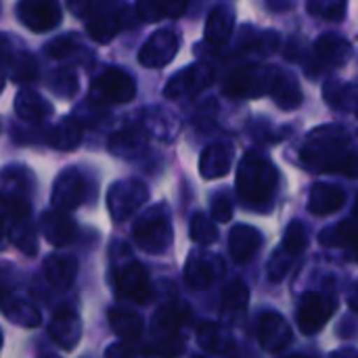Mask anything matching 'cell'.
I'll return each mask as SVG.
<instances>
[{
    "label": "cell",
    "mask_w": 358,
    "mask_h": 358,
    "mask_svg": "<svg viewBox=\"0 0 358 358\" xmlns=\"http://www.w3.org/2000/svg\"><path fill=\"white\" fill-rule=\"evenodd\" d=\"M350 134L340 126L315 128L304 147L302 164L321 172H342L350 178L357 176V155L350 147Z\"/></svg>",
    "instance_id": "cell-1"
},
{
    "label": "cell",
    "mask_w": 358,
    "mask_h": 358,
    "mask_svg": "<svg viewBox=\"0 0 358 358\" xmlns=\"http://www.w3.org/2000/svg\"><path fill=\"white\" fill-rule=\"evenodd\" d=\"M277 182L279 172L266 157L250 153L241 159L237 168V191L250 208H266L275 199Z\"/></svg>",
    "instance_id": "cell-2"
},
{
    "label": "cell",
    "mask_w": 358,
    "mask_h": 358,
    "mask_svg": "<svg viewBox=\"0 0 358 358\" xmlns=\"http://www.w3.org/2000/svg\"><path fill=\"white\" fill-rule=\"evenodd\" d=\"M132 237L136 245L147 254H164L174 241V229L166 206L147 208L132 227Z\"/></svg>",
    "instance_id": "cell-3"
},
{
    "label": "cell",
    "mask_w": 358,
    "mask_h": 358,
    "mask_svg": "<svg viewBox=\"0 0 358 358\" xmlns=\"http://www.w3.org/2000/svg\"><path fill=\"white\" fill-rule=\"evenodd\" d=\"M277 69L264 63H248L233 71L227 80V94L235 99H258L271 92Z\"/></svg>",
    "instance_id": "cell-4"
},
{
    "label": "cell",
    "mask_w": 358,
    "mask_h": 358,
    "mask_svg": "<svg viewBox=\"0 0 358 358\" xmlns=\"http://www.w3.org/2000/svg\"><path fill=\"white\" fill-rule=\"evenodd\" d=\"M338 298L334 292H310L298 306V327L304 336H315L334 317Z\"/></svg>",
    "instance_id": "cell-5"
},
{
    "label": "cell",
    "mask_w": 358,
    "mask_h": 358,
    "mask_svg": "<svg viewBox=\"0 0 358 358\" xmlns=\"http://www.w3.org/2000/svg\"><path fill=\"white\" fill-rule=\"evenodd\" d=\"M147 199H149V191L136 178L117 180L107 191V208L115 222L130 218L141 206L147 203Z\"/></svg>",
    "instance_id": "cell-6"
},
{
    "label": "cell",
    "mask_w": 358,
    "mask_h": 358,
    "mask_svg": "<svg viewBox=\"0 0 358 358\" xmlns=\"http://www.w3.org/2000/svg\"><path fill=\"white\" fill-rule=\"evenodd\" d=\"M115 289L122 298L134 302V304H149L153 300V285L149 279V273L143 264L128 260L120 266H115L113 273Z\"/></svg>",
    "instance_id": "cell-7"
},
{
    "label": "cell",
    "mask_w": 358,
    "mask_h": 358,
    "mask_svg": "<svg viewBox=\"0 0 358 358\" xmlns=\"http://www.w3.org/2000/svg\"><path fill=\"white\" fill-rule=\"evenodd\" d=\"M27 172L21 168H8L0 174V208L13 218H27Z\"/></svg>",
    "instance_id": "cell-8"
},
{
    "label": "cell",
    "mask_w": 358,
    "mask_h": 358,
    "mask_svg": "<svg viewBox=\"0 0 358 358\" xmlns=\"http://www.w3.org/2000/svg\"><path fill=\"white\" fill-rule=\"evenodd\" d=\"M92 96L101 103H128L136 96V84L120 67H107L90 84Z\"/></svg>",
    "instance_id": "cell-9"
},
{
    "label": "cell",
    "mask_w": 358,
    "mask_h": 358,
    "mask_svg": "<svg viewBox=\"0 0 358 358\" xmlns=\"http://www.w3.org/2000/svg\"><path fill=\"white\" fill-rule=\"evenodd\" d=\"M17 17L27 29L40 34L55 29L61 23L63 13L57 0H19Z\"/></svg>",
    "instance_id": "cell-10"
},
{
    "label": "cell",
    "mask_w": 358,
    "mask_h": 358,
    "mask_svg": "<svg viewBox=\"0 0 358 358\" xmlns=\"http://www.w3.org/2000/svg\"><path fill=\"white\" fill-rule=\"evenodd\" d=\"M212 82H214V69L208 63L199 61V63H193L191 67H185L182 71H178L166 84L164 96L166 99H187V96L197 94L199 90L208 88Z\"/></svg>",
    "instance_id": "cell-11"
},
{
    "label": "cell",
    "mask_w": 358,
    "mask_h": 358,
    "mask_svg": "<svg viewBox=\"0 0 358 358\" xmlns=\"http://www.w3.org/2000/svg\"><path fill=\"white\" fill-rule=\"evenodd\" d=\"M86 199V180L76 168L63 170L52 185V206L61 212H71Z\"/></svg>",
    "instance_id": "cell-12"
},
{
    "label": "cell",
    "mask_w": 358,
    "mask_h": 358,
    "mask_svg": "<svg viewBox=\"0 0 358 358\" xmlns=\"http://www.w3.org/2000/svg\"><path fill=\"white\" fill-rule=\"evenodd\" d=\"M178 52V36L172 29H157L138 50L141 65L157 69L168 65Z\"/></svg>",
    "instance_id": "cell-13"
},
{
    "label": "cell",
    "mask_w": 358,
    "mask_h": 358,
    "mask_svg": "<svg viewBox=\"0 0 358 358\" xmlns=\"http://www.w3.org/2000/svg\"><path fill=\"white\" fill-rule=\"evenodd\" d=\"M258 342H260L262 350H266L271 355L283 352L294 342L289 323L279 313H264L258 319Z\"/></svg>",
    "instance_id": "cell-14"
},
{
    "label": "cell",
    "mask_w": 358,
    "mask_h": 358,
    "mask_svg": "<svg viewBox=\"0 0 358 358\" xmlns=\"http://www.w3.org/2000/svg\"><path fill=\"white\" fill-rule=\"evenodd\" d=\"M48 336L61 350L71 352L80 344V338H82V321L78 313L69 306L57 308L48 325Z\"/></svg>",
    "instance_id": "cell-15"
},
{
    "label": "cell",
    "mask_w": 358,
    "mask_h": 358,
    "mask_svg": "<svg viewBox=\"0 0 358 358\" xmlns=\"http://www.w3.org/2000/svg\"><path fill=\"white\" fill-rule=\"evenodd\" d=\"M224 273V262L218 256L212 254H201L195 252L189 256L187 264H185V279L191 287H208L210 283H214L220 275Z\"/></svg>",
    "instance_id": "cell-16"
},
{
    "label": "cell",
    "mask_w": 358,
    "mask_h": 358,
    "mask_svg": "<svg viewBox=\"0 0 358 358\" xmlns=\"http://www.w3.org/2000/svg\"><path fill=\"white\" fill-rule=\"evenodd\" d=\"M233 157H235V147L231 143H224V141L212 143L203 149L199 157V174L206 180L222 178L229 174L233 166Z\"/></svg>",
    "instance_id": "cell-17"
},
{
    "label": "cell",
    "mask_w": 358,
    "mask_h": 358,
    "mask_svg": "<svg viewBox=\"0 0 358 358\" xmlns=\"http://www.w3.org/2000/svg\"><path fill=\"white\" fill-rule=\"evenodd\" d=\"M191 313L187 308V304L182 302H170L164 304L162 308H157V313L153 315V336L166 338V336H178V331L189 323Z\"/></svg>",
    "instance_id": "cell-18"
},
{
    "label": "cell",
    "mask_w": 358,
    "mask_h": 358,
    "mask_svg": "<svg viewBox=\"0 0 358 358\" xmlns=\"http://www.w3.org/2000/svg\"><path fill=\"white\" fill-rule=\"evenodd\" d=\"M195 338L197 344L210 355H229L235 350V338L224 323H201Z\"/></svg>",
    "instance_id": "cell-19"
},
{
    "label": "cell",
    "mask_w": 358,
    "mask_h": 358,
    "mask_svg": "<svg viewBox=\"0 0 358 358\" xmlns=\"http://www.w3.org/2000/svg\"><path fill=\"white\" fill-rule=\"evenodd\" d=\"M315 55L327 67H344L352 57V44L338 34H325L317 40Z\"/></svg>",
    "instance_id": "cell-20"
},
{
    "label": "cell",
    "mask_w": 358,
    "mask_h": 358,
    "mask_svg": "<svg viewBox=\"0 0 358 358\" xmlns=\"http://www.w3.org/2000/svg\"><path fill=\"white\" fill-rule=\"evenodd\" d=\"M344 203H346L344 189H340L336 185H327V182L313 185L310 197H308V210L315 216H329V214L338 212Z\"/></svg>",
    "instance_id": "cell-21"
},
{
    "label": "cell",
    "mask_w": 358,
    "mask_h": 358,
    "mask_svg": "<svg viewBox=\"0 0 358 358\" xmlns=\"http://www.w3.org/2000/svg\"><path fill=\"white\" fill-rule=\"evenodd\" d=\"M262 245V235L250 224L233 227L229 235V254L235 262H248Z\"/></svg>",
    "instance_id": "cell-22"
},
{
    "label": "cell",
    "mask_w": 358,
    "mask_h": 358,
    "mask_svg": "<svg viewBox=\"0 0 358 358\" xmlns=\"http://www.w3.org/2000/svg\"><path fill=\"white\" fill-rule=\"evenodd\" d=\"M235 29V10L231 6H216L208 19H206V29H203V36L210 44H216V46H222L229 42L231 34Z\"/></svg>",
    "instance_id": "cell-23"
},
{
    "label": "cell",
    "mask_w": 358,
    "mask_h": 358,
    "mask_svg": "<svg viewBox=\"0 0 358 358\" xmlns=\"http://www.w3.org/2000/svg\"><path fill=\"white\" fill-rule=\"evenodd\" d=\"M0 310H2V315H4L10 323H15V325H19V327L34 329V327H38L40 321H42L40 310H38L34 304H29L27 300H23V298L2 296V298H0Z\"/></svg>",
    "instance_id": "cell-24"
},
{
    "label": "cell",
    "mask_w": 358,
    "mask_h": 358,
    "mask_svg": "<svg viewBox=\"0 0 358 358\" xmlns=\"http://www.w3.org/2000/svg\"><path fill=\"white\" fill-rule=\"evenodd\" d=\"M42 233L50 245L63 248V245L71 243V239L76 237V222L71 218H67L61 210L46 212L42 216Z\"/></svg>",
    "instance_id": "cell-25"
},
{
    "label": "cell",
    "mask_w": 358,
    "mask_h": 358,
    "mask_svg": "<svg viewBox=\"0 0 358 358\" xmlns=\"http://www.w3.org/2000/svg\"><path fill=\"white\" fill-rule=\"evenodd\" d=\"M44 268V277L48 279L50 285L65 289L76 281L78 275V260L71 256H61V254H52L44 260L42 264Z\"/></svg>",
    "instance_id": "cell-26"
},
{
    "label": "cell",
    "mask_w": 358,
    "mask_h": 358,
    "mask_svg": "<svg viewBox=\"0 0 358 358\" xmlns=\"http://www.w3.org/2000/svg\"><path fill=\"white\" fill-rule=\"evenodd\" d=\"M248 304H250V292H248V285L243 281H233L231 285H227L224 289V296H222V321L227 325L231 323H237L245 310H248Z\"/></svg>",
    "instance_id": "cell-27"
},
{
    "label": "cell",
    "mask_w": 358,
    "mask_h": 358,
    "mask_svg": "<svg viewBox=\"0 0 358 358\" xmlns=\"http://www.w3.org/2000/svg\"><path fill=\"white\" fill-rule=\"evenodd\" d=\"M109 325H111V331L124 340V342H134L143 336V329H145V323H143V317L134 310H128V308H111L109 310Z\"/></svg>",
    "instance_id": "cell-28"
},
{
    "label": "cell",
    "mask_w": 358,
    "mask_h": 358,
    "mask_svg": "<svg viewBox=\"0 0 358 358\" xmlns=\"http://www.w3.org/2000/svg\"><path fill=\"white\" fill-rule=\"evenodd\" d=\"M189 0H138L136 13L143 21L176 19L187 10Z\"/></svg>",
    "instance_id": "cell-29"
},
{
    "label": "cell",
    "mask_w": 358,
    "mask_h": 358,
    "mask_svg": "<svg viewBox=\"0 0 358 358\" xmlns=\"http://www.w3.org/2000/svg\"><path fill=\"white\" fill-rule=\"evenodd\" d=\"M52 107L46 99L31 90H19L15 96V113L23 122H42L50 115Z\"/></svg>",
    "instance_id": "cell-30"
},
{
    "label": "cell",
    "mask_w": 358,
    "mask_h": 358,
    "mask_svg": "<svg viewBox=\"0 0 358 358\" xmlns=\"http://www.w3.org/2000/svg\"><path fill=\"white\" fill-rule=\"evenodd\" d=\"M46 141L57 151H73L82 141V124L76 117H63L50 128Z\"/></svg>",
    "instance_id": "cell-31"
},
{
    "label": "cell",
    "mask_w": 358,
    "mask_h": 358,
    "mask_svg": "<svg viewBox=\"0 0 358 358\" xmlns=\"http://www.w3.org/2000/svg\"><path fill=\"white\" fill-rule=\"evenodd\" d=\"M145 132L136 130V128H126V130H120L115 132L111 138H109V151L117 157H126V159H132V157H138L145 149H147V141H145Z\"/></svg>",
    "instance_id": "cell-32"
},
{
    "label": "cell",
    "mask_w": 358,
    "mask_h": 358,
    "mask_svg": "<svg viewBox=\"0 0 358 358\" xmlns=\"http://www.w3.org/2000/svg\"><path fill=\"white\" fill-rule=\"evenodd\" d=\"M271 94L275 99V103L283 109V111H289V109H296L302 105L304 101V94H302V88L298 84L296 78L292 76H285V73H277L275 82H273V88H271Z\"/></svg>",
    "instance_id": "cell-33"
},
{
    "label": "cell",
    "mask_w": 358,
    "mask_h": 358,
    "mask_svg": "<svg viewBox=\"0 0 358 358\" xmlns=\"http://www.w3.org/2000/svg\"><path fill=\"white\" fill-rule=\"evenodd\" d=\"M143 130L164 143H170L178 134V120L162 109H147L143 113Z\"/></svg>",
    "instance_id": "cell-34"
},
{
    "label": "cell",
    "mask_w": 358,
    "mask_h": 358,
    "mask_svg": "<svg viewBox=\"0 0 358 358\" xmlns=\"http://www.w3.org/2000/svg\"><path fill=\"white\" fill-rule=\"evenodd\" d=\"M122 23H120V17L113 13V10H96L90 21H88V34L92 40L105 44V42H111L117 31H120Z\"/></svg>",
    "instance_id": "cell-35"
},
{
    "label": "cell",
    "mask_w": 358,
    "mask_h": 358,
    "mask_svg": "<svg viewBox=\"0 0 358 358\" xmlns=\"http://www.w3.org/2000/svg\"><path fill=\"white\" fill-rule=\"evenodd\" d=\"M323 99L331 107H336V109L352 111L355 109V103H357V92H355V86L352 84L331 80V82H327L323 86Z\"/></svg>",
    "instance_id": "cell-36"
},
{
    "label": "cell",
    "mask_w": 358,
    "mask_h": 358,
    "mask_svg": "<svg viewBox=\"0 0 358 358\" xmlns=\"http://www.w3.org/2000/svg\"><path fill=\"white\" fill-rule=\"evenodd\" d=\"M10 243L23 252L25 256H36L38 254V237H36V231L31 229V224L23 218H15V224L10 227Z\"/></svg>",
    "instance_id": "cell-37"
},
{
    "label": "cell",
    "mask_w": 358,
    "mask_h": 358,
    "mask_svg": "<svg viewBox=\"0 0 358 358\" xmlns=\"http://www.w3.org/2000/svg\"><path fill=\"white\" fill-rule=\"evenodd\" d=\"M321 243L327 248H342V245H352L355 243V220L346 218L334 229H327L321 233Z\"/></svg>",
    "instance_id": "cell-38"
},
{
    "label": "cell",
    "mask_w": 358,
    "mask_h": 358,
    "mask_svg": "<svg viewBox=\"0 0 358 358\" xmlns=\"http://www.w3.org/2000/svg\"><path fill=\"white\" fill-rule=\"evenodd\" d=\"M189 235L193 241H197L199 245H212L218 239V229L216 224L203 216V214H195L191 218V227H189Z\"/></svg>",
    "instance_id": "cell-39"
},
{
    "label": "cell",
    "mask_w": 358,
    "mask_h": 358,
    "mask_svg": "<svg viewBox=\"0 0 358 358\" xmlns=\"http://www.w3.org/2000/svg\"><path fill=\"white\" fill-rule=\"evenodd\" d=\"M80 52H84V50H82V44H80L78 36H73V34L61 36V38L52 40L46 46V55L50 59H69V57H76Z\"/></svg>",
    "instance_id": "cell-40"
},
{
    "label": "cell",
    "mask_w": 358,
    "mask_h": 358,
    "mask_svg": "<svg viewBox=\"0 0 358 358\" xmlns=\"http://www.w3.org/2000/svg\"><path fill=\"white\" fill-rule=\"evenodd\" d=\"M308 10L319 19L338 21L346 13V0H306Z\"/></svg>",
    "instance_id": "cell-41"
},
{
    "label": "cell",
    "mask_w": 358,
    "mask_h": 358,
    "mask_svg": "<svg viewBox=\"0 0 358 358\" xmlns=\"http://www.w3.org/2000/svg\"><path fill=\"white\" fill-rule=\"evenodd\" d=\"M48 86H50V90H52L55 94H59V96H63V99H69V96H73L76 90H78V76H76L73 69H67V67H65V69H59V71L52 73Z\"/></svg>",
    "instance_id": "cell-42"
},
{
    "label": "cell",
    "mask_w": 358,
    "mask_h": 358,
    "mask_svg": "<svg viewBox=\"0 0 358 358\" xmlns=\"http://www.w3.org/2000/svg\"><path fill=\"white\" fill-rule=\"evenodd\" d=\"M294 254L292 252H287L283 245L277 250V252H273V256H271V260H268V266H266V271H268V279L273 281V283H279V281H283L285 279V275L289 273V268H292V262H294Z\"/></svg>",
    "instance_id": "cell-43"
},
{
    "label": "cell",
    "mask_w": 358,
    "mask_h": 358,
    "mask_svg": "<svg viewBox=\"0 0 358 358\" xmlns=\"http://www.w3.org/2000/svg\"><path fill=\"white\" fill-rule=\"evenodd\" d=\"M308 245V235H306V229L302 222L294 220L287 231H285V237H283V248L287 252H292L294 256H300Z\"/></svg>",
    "instance_id": "cell-44"
},
{
    "label": "cell",
    "mask_w": 358,
    "mask_h": 358,
    "mask_svg": "<svg viewBox=\"0 0 358 358\" xmlns=\"http://www.w3.org/2000/svg\"><path fill=\"white\" fill-rule=\"evenodd\" d=\"M36 76V61L27 52H19L10 59V78L15 82H29Z\"/></svg>",
    "instance_id": "cell-45"
},
{
    "label": "cell",
    "mask_w": 358,
    "mask_h": 358,
    "mask_svg": "<svg viewBox=\"0 0 358 358\" xmlns=\"http://www.w3.org/2000/svg\"><path fill=\"white\" fill-rule=\"evenodd\" d=\"M212 216L218 222H229L233 218V201L229 195L220 193L212 199Z\"/></svg>",
    "instance_id": "cell-46"
},
{
    "label": "cell",
    "mask_w": 358,
    "mask_h": 358,
    "mask_svg": "<svg viewBox=\"0 0 358 358\" xmlns=\"http://www.w3.org/2000/svg\"><path fill=\"white\" fill-rule=\"evenodd\" d=\"M69 2V8L76 13V15H86V8H88V4H90V0H67Z\"/></svg>",
    "instance_id": "cell-47"
},
{
    "label": "cell",
    "mask_w": 358,
    "mask_h": 358,
    "mask_svg": "<svg viewBox=\"0 0 358 358\" xmlns=\"http://www.w3.org/2000/svg\"><path fill=\"white\" fill-rule=\"evenodd\" d=\"M0 241H2V216H0Z\"/></svg>",
    "instance_id": "cell-48"
},
{
    "label": "cell",
    "mask_w": 358,
    "mask_h": 358,
    "mask_svg": "<svg viewBox=\"0 0 358 358\" xmlns=\"http://www.w3.org/2000/svg\"><path fill=\"white\" fill-rule=\"evenodd\" d=\"M2 86H4V78H2V73H0V90H2Z\"/></svg>",
    "instance_id": "cell-49"
},
{
    "label": "cell",
    "mask_w": 358,
    "mask_h": 358,
    "mask_svg": "<svg viewBox=\"0 0 358 358\" xmlns=\"http://www.w3.org/2000/svg\"><path fill=\"white\" fill-rule=\"evenodd\" d=\"M0 348H2V334H0Z\"/></svg>",
    "instance_id": "cell-50"
}]
</instances>
